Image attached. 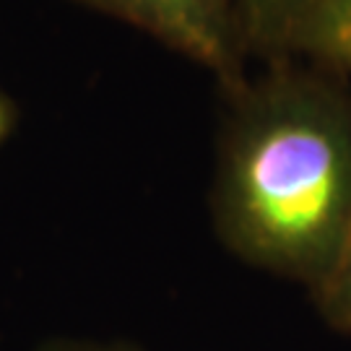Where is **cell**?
<instances>
[{"label":"cell","instance_id":"obj_1","mask_svg":"<svg viewBox=\"0 0 351 351\" xmlns=\"http://www.w3.org/2000/svg\"><path fill=\"white\" fill-rule=\"evenodd\" d=\"M284 58L226 97L208 213L216 239L250 268L313 297L351 237V86Z\"/></svg>","mask_w":351,"mask_h":351},{"label":"cell","instance_id":"obj_2","mask_svg":"<svg viewBox=\"0 0 351 351\" xmlns=\"http://www.w3.org/2000/svg\"><path fill=\"white\" fill-rule=\"evenodd\" d=\"M84 8L138 29L141 34L182 55L219 81L239 84L250 63L247 39L234 0H75Z\"/></svg>","mask_w":351,"mask_h":351},{"label":"cell","instance_id":"obj_3","mask_svg":"<svg viewBox=\"0 0 351 351\" xmlns=\"http://www.w3.org/2000/svg\"><path fill=\"white\" fill-rule=\"evenodd\" d=\"M315 0H234L250 58L276 63L291 58L294 42Z\"/></svg>","mask_w":351,"mask_h":351},{"label":"cell","instance_id":"obj_4","mask_svg":"<svg viewBox=\"0 0 351 351\" xmlns=\"http://www.w3.org/2000/svg\"><path fill=\"white\" fill-rule=\"evenodd\" d=\"M291 58L351 75V0H315Z\"/></svg>","mask_w":351,"mask_h":351},{"label":"cell","instance_id":"obj_5","mask_svg":"<svg viewBox=\"0 0 351 351\" xmlns=\"http://www.w3.org/2000/svg\"><path fill=\"white\" fill-rule=\"evenodd\" d=\"M317 315L330 330L351 336V237L328 281L313 294Z\"/></svg>","mask_w":351,"mask_h":351},{"label":"cell","instance_id":"obj_6","mask_svg":"<svg viewBox=\"0 0 351 351\" xmlns=\"http://www.w3.org/2000/svg\"><path fill=\"white\" fill-rule=\"evenodd\" d=\"M34 351H146L143 346L133 343V341H123V339H68V336H60V339H50L45 343H39Z\"/></svg>","mask_w":351,"mask_h":351},{"label":"cell","instance_id":"obj_7","mask_svg":"<svg viewBox=\"0 0 351 351\" xmlns=\"http://www.w3.org/2000/svg\"><path fill=\"white\" fill-rule=\"evenodd\" d=\"M16 120H19V114H16V104H13V101L0 91V146H3V143L8 141V136L13 133Z\"/></svg>","mask_w":351,"mask_h":351}]
</instances>
